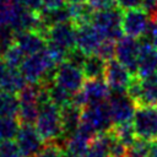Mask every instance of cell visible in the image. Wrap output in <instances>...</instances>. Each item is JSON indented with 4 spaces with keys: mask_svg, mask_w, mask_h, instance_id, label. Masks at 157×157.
I'll list each match as a JSON object with an SVG mask.
<instances>
[{
    "mask_svg": "<svg viewBox=\"0 0 157 157\" xmlns=\"http://www.w3.org/2000/svg\"><path fill=\"white\" fill-rule=\"evenodd\" d=\"M47 49L58 64L67 60L69 53L76 48V26L71 22H60L45 31Z\"/></svg>",
    "mask_w": 157,
    "mask_h": 157,
    "instance_id": "6da1fadb",
    "label": "cell"
},
{
    "mask_svg": "<svg viewBox=\"0 0 157 157\" xmlns=\"http://www.w3.org/2000/svg\"><path fill=\"white\" fill-rule=\"evenodd\" d=\"M58 65L59 64L45 48L39 53L26 56L20 66V70L27 83L42 85L53 78H50V75H54Z\"/></svg>",
    "mask_w": 157,
    "mask_h": 157,
    "instance_id": "7a4b0ae2",
    "label": "cell"
},
{
    "mask_svg": "<svg viewBox=\"0 0 157 157\" xmlns=\"http://www.w3.org/2000/svg\"><path fill=\"white\" fill-rule=\"evenodd\" d=\"M113 121L109 113L108 102L88 104L82 108L81 123L77 129L81 134L93 139L98 132H104L110 130Z\"/></svg>",
    "mask_w": 157,
    "mask_h": 157,
    "instance_id": "3957f363",
    "label": "cell"
},
{
    "mask_svg": "<svg viewBox=\"0 0 157 157\" xmlns=\"http://www.w3.org/2000/svg\"><path fill=\"white\" fill-rule=\"evenodd\" d=\"M34 126L47 142H55L60 137H64L60 108L50 101L43 103L36 118Z\"/></svg>",
    "mask_w": 157,
    "mask_h": 157,
    "instance_id": "277c9868",
    "label": "cell"
},
{
    "mask_svg": "<svg viewBox=\"0 0 157 157\" xmlns=\"http://www.w3.org/2000/svg\"><path fill=\"white\" fill-rule=\"evenodd\" d=\"M18 99H20L18 117L22 120V123H28V124L36 121L40 105L49 101L45 87L39 85H27L18 93Z\"/></svg>",
    "mask_w": 157,
    "mask_h": 157,
    "instance_id": "5b68a950",
    "label": "cell"
},
{
    "mask_svg": "<svg viewBox=\"0 0 157 157\" xmlns=\"http://www.w3.org/2000/svg\"><path fill=\"white\" fill-rule=\"evenodd\" d=\"M123 12L119 7H109L105 10L96 11L92 18V25L99 31V33L107 38L118 40L123 36V27H121Z\"/></svg>",
    "mask_w": 157,
    "mask_h": 157,
    "instance_id": "8992f818",
    "label": "cell"
},
{
    "mask_svg": "<svg viewBox=\"0 0 157 157\" xmlns=\"http://www.w3.org/2000/svg\"><path fill=\"white\" fill-rule=\"evenodd\" d=\"M112 94V91L103 78H86L82 88L72 97V103L80 108L88 104L107 102Z\"/></svg>",
    "mask_w": 157,
    "mask_h": 157,
    "instance_id": "52a82bcc",
    "label": "cell"
},
{
    "mask_svg": "<svg viewBox=\"0 0 157 157\" xmlns=\"http://www.w3.org/2000/svg\"><path fill=\"white\" fill-rule=\"evenodd\" d=\"M53 81L75 94L85 83V74L80 65L70 60H65L56 66L53 75Z\"/></svg>",
    "mask_w": 157,
    "mask_h": 157,
    "instance_id": "ba28073f",
    "label": "cell"
},
{
    "mask_svg": "<svg viewBox=\"0 0 157 157\" xmlns=\"http://www.w3.org/2000/svg\"><path fill=\"white\" fill-rule=\"evenodd\" d=\"M136 136L147 141L157 139V105H139L134 119Z\"/></svg>",
    "mask_w": 157,
    "mask_h": 157,
    "instance_id": "9c48e42d",
    "label": "cell"
},
{
    "mask_svg": "<svg viewBox=\"0 0 157 157\" xmlns=\"http://www.w3.org/2000/svg\"><path fill=\"white\" fill-rule=\"evenodd\" d=\"M108 107L113 125L132 121L136 103L126 93H113L108 99Z\"/></svg>",
    "mask_w": 157,
    "mask_h": 157,
    "instance_id": "30bf717a",
    "label": "cell"
},
{
    "mask_svg": "<svg viewBox=\"0 0 157 157\" xmlns=\"http://www.w3.org/2000/svg\"><path fill=\"white\" fill-rule=\"evenodd\" d=\"M140 54V42L137 38L124 36L117 40L115 56L132 75H137V63Z\"/></svg>",
    "mask_w": 157,
    "mask_h": 157,
    "instance_id": "8fae6325",
    "label": "cell"
},
{
    "mask_svg": "<svg viewBox=\"0 0 157 157\" xmlns=\"http://www.w3.org/2000/svg\"><path fill=\"white\" fill-rule=\"evenodd\" d=\"M134 75L118 60L112 59L107 61L104 80L113 93H126Z\"/></svg>",
    "mask_w": 157,
    "mask_h": 157,
    "instance_id": "7c38bea8",
    "label": "cell"
},
{
    "mask_svg": "<svg viewBox=\"0 0 157 157\" xmlns=\"http://www.w3.org/2000/svg\"><path fill=\"white\" fill-rule=\"evenodd\" d=\"M23 157H36L43 147V137L34 125L23 123L15 139Z\"/></svg>",
    "mask_w": 157,
    "mask_h": 157,
    "instance_id": "4fadbf2b",
    "label": "cell"
},
{
    "mask_svg": "<svg viewBox=\"0 0 157 157\" xmlns=\"http://www.w3.org/2000/svg\"><path fill=\"white\" fill-rule=\"evenodd\" d=\"M10 27L15 31L16 34L22 33V32H27V31L45 32L38 12L28 10V9L20 6L17 4H15V9H13L11 21H10Z\"/></svg>",
    "mask_w": 157,
    "mask_h": 157,
    "instance_id": "5bb4252c",
    "label": "cell"
},
{
    "mask_svg": "<svg viewBox=\"0 0 157 157\" xmlns=\"http://www.w3.org/2000/svg\"><path fill=\"white\" fill-rule=\"evenodd\" d=\"M123 32L132 38H140L146 34L150 27V16L144 9H131L123 12Z\"/></svg>",
    "mask_w": 157,
    "mask_h": 157,
    "instance_id": "9a60e30c",
    "label": "cell"
},
{
    "mask_svg": "<svg viewBox=\"0 0 157 157\" xmlns=\"http://www.w3.org/2000/svg\"><path fill=\"white\" fill-rule=\"evenodd\" d=\"M103 39L104 37L92 23L76 27V48L85 55L96 54Z\"/></svg>",
    "mask_w": 157,
    "mask_h": 157,
    "instance_id": "2e32d148",
    "label": "cell"
},
{
    "mask_svg": "<svg viewBox=\"0 0 157 157\" xmlns=\"http://www.w3.org/2000/svg\"><path fill=\"white\" fill-rule=\"evenodd\" d=\"M27 86L20 67L10 65L4 59H0V91L20 93Z\"/></svg>",
    "mask_w": 157,
    "mask_h": 157,
    "instance_id": "e0dca14e",
    "label": "cell"
},
{
    "mask_svg": "<svg viewBox=\"0 0 157 157\" xmlns=\"http://www.w3.org/2000/svg\"><path fill=\"white\" fill-rule=\"evenodd\" d=\"M15 45L26 56H28L44 50L47 48V39L45 36L39 31H27L16 34Z\"/></svg>",
    "mask_w": 157,
    "mask_h": 157,
    "instance_id": "ac0fdd59",
    "label": "cell"
},
{
    "mask_svg": "<svg viewBox=\"0 0 157 157\" xmlns=\"http://www.w3.org/2000/svg\"><path fill=\"white\" fill-rule=\"evenodd\" d=\"M157 72V47L148 40L140 42L137 76L146 77Z\"/></svg>",
    "mask_w": 157,
    "mask_h": 157,
    "instance_id": "d6986e66",
    "label": "cell"
},
{
    "mask_svg": "<svg viewBox=\"0 0 157 157\" xmlns=\"http://www.w3.org/2000/svg\"><path fill=\"white\" fill-rule=\"evenodd\" d=\"M92 139L76 131L65 139L64 142V152L66 157H86L90 151Z\"/></svg>",
    "mask_w": 157,
    "mask_h": 157,
    "instance_id": "ffe728a7",
    "label": "cell"
},
{
    "mask_svg": "<svg viewBox=\"0 0 157 157\" xmlns=\"http://www.w3.org/2000/svg\"><path fill=\"white\" fill-rule=\"evenodd\" d=\"M61 113V124L64 130V137H69L70 135L75 134L81 123V113L82 108L77 107L72 102L66 104L65 107L60 108Z\"/></svg>",
    "mask_w": 157,
    "mask_h": 157,
    "instance_id": "44dd1931",
    "label": "cell"
},
{
    "mask_svg": "<svg viewBox=\"0 0 157 157\" xmlns=\"http://www.w3.org/2000/svg\"><path fill=\"white\" fill-rule=\"evenodd\" d=\"M139 105H157V72L146 77H140Z\"/></svg>",
    "mask_w": 157,
    "mask_h": 157,
    "instance_id": "7402d4cb",
    "label": "cell"
},
{
    "mask_svg": "<svg viewBox=\"0 0 157 157\" xmlns=\"http://www.w3.org/2000/svg\"><path fill=\"white\" fill-rule=\"evenodd\" d=\"M107 61L97 54L86 55L82 63V71L86 78H103L105 74Z\"/></svg>",
    "mask_w": 157,
    "mask_h": 157,
    "instance_id": "603a6c76",
    "label": "cell"
},
{
    "mask_svg": "<svg viewBox=\"0 0 157 157\" xmlns=\"http://www.w3.org/2000/svg\"><path fill=\"white\" fill-rule=\"evenodd\" d=\"M42 85H44V87L47 90L49 101L52 103H54L56 107L63 108L66 104H69V103L72 102L74 94L71 92H69L67 90H65L64 87H61L60 85H58L56 82H54L53 78L49 80L45 83H42Z\"/></svg>",
    "mask_w": 157,
    "mask_h": 157,
    "instance_id": "cb8c5ba5",
    "label": "cell"
},
{
    "mask_svg": "<svg viewBox=\"0 0 157 157\" xmlns=\"http://www.w3.org/2000/svg\"><path fill=\"white\" fill-rule=\"evenodd\" d=\"M69 10H70V15H71V22L76 27L86 25V23H91L93 15L96 12L86 1L69 4Z\"/></svg>",
    "mask_w": 157,
    "mask_h": 157,
    "instance_id": "d4e9b609",
    "label": "cell"
},
{
    "mask_svg": "<svg viewBox=\"0 0 157 157\" xmlns=\"http://www.w3.org/2000/svg\"><path fill=\"white\" fill-rule=\"evenodd\" d=\"M20 99L16 93L0 91V117H13L18 115Z\"/></svg>",
    "mask_w": 157,
    "mask_h": 157,
    "instance_id": "484cf974",
    "label": "cell"
},
{
    "mask_svg": "<svg viewBox=\"0 0 157 157\" xmlns=\"http://www.w3.org/2000/svg\"><path fill=\"white\" fill-rule=\"evenodd\" d=\"M110 130L128 147H130L132 145V142L137 137L136 132H135V129H134L132 121H128V123H123V124H115V125L112 126Z\"/></svg>",
    "mask_w": 157,
    "mask_h": 157,
    "instance_id": "4316f807",
    "label": "cell"
},
{
    "mask_svg": "<svg viewBox=\"0 0 157 157\" xmlns=\"http://www.w3.org/2000/svg\"><path fill=\"white\" fill-rule=\"evenodd\" d=\"M20 124L13 117H0V141L16 139Z\"/></svg>",
    "mask_w": 157,
    "mask_h": 157,
    "instance_id": "83f0119b",
    "label": "cell"
},
{
    "mask_svg": "<svg viewBox=\"0 0 157 157\" xmlns=\"http://www.w3.org/2000/svg\"><path fill=\"white\" fill-rule=\"evenodd\" d=\"M25 58H26V55L15 45V43L4 52V60L7 61L10 65L16 66V67L21 66V64L25 60Z\"/></svg>",
    "mask_w": 157,
    "mask_h": 157,
    "instance_id": "f1b7e54d",
    "label": "cell"
},
{
    "mask_svg": "<svg viewBox=\"0 0 157 157\" xmlns=\"http://www.w3.org/2000/svg\"><path fill=\"white\" fill-rule=\"evenodd\" d=\"M115 47H117V40L104 38L96 54L99 55L101 58H103L105 61H109L115 55Z\"/></svg>",
    "mask_w": 157,
    "mask_h": 157,
    "instance_id": "f546056e",
    "label": "cell"
},
{
    "mask_svg": "<svg viewBox=\"0 0 157 157\" xmlns=\"http://www.w3.org/2000/svg\"><path fill=\"white\" fill-rule=\"evenodd\" d=\"M15 38L16 33L9 25L0 26V48L2 49V52H5L15 43Z\"/></svg>",
    "mask_w": 157,
    "mask_h": 157,
    "instance_id": "4dcf8cb0",
    "label": "cell"
},
{
    "mask_svg": "<svg viewBox=\"0 0 157 157\" xmlns=\"http://www.w3.org/2000/svg\"><path fill=\"white\" fill-rule=\"evenodd\" d=\"M0 157H23L18 145L13 140L0 141Z\"/></svg>",
    "mask_w": 157,
    "mask_h": 157,
    "instance_id": "1f68e13d",
    "label": "cell"
},
{
    "mask_svg": "<svg viewBox=\"0 0 157 157\" xmlns=\"http://www.w3.org/2000/svg\"><path fill=\"white\" fill-rule=\"evenodd\" d=\"M15 9L13 0H0V26L9 25Z\"/></svg>",
    "mask_w": 157,
    "mask_h": 157,
    "instance_id": "d6a6232c",
    "label": "cell"
},
{
    "mask_svg": "<svg viewBox=\"0 0 157 157\" xmlns=\"http://www.w3.org/2000/svg\"><path fill=\"white\" fill-rule=\"evenodd\" d=\"M36 157H66V155L64 152V148L60 147L56 142H49L48 145L42 147Z\"/></svg>",
    "mask_w": 157,
    "mask_h": 157,
    "instance_id": "836d02e7",
    "label": "cell"
},
{
    "mask_svg": "<svg viewBox=\"0 0 157 157\" xmlns=\"http://www.w3.org/2000/svg\"><path fill=\"white\" fill-rule=\"evenodd\" d=\"M114 1H115L117 7L124 11L142 7V4H144V0H114Z\"/></svg>",
    "mask_w": 157,
    "mask_h": 157,
    "instance_id": "e575fe53",
    "label": "cell"
},
{
    "mask_svg": "<svg viewBox=\"0 0 157 157\" xmlns=\"http://www.w3.org/2000/svg\"><path fill=\"white\" fill-rule=\"evenodd\" d=\"M86 2L94 10V11H101L105 10L109 7H113L115 5L114 0H86Z\"/></svg>",
    "mask_w": 157,
    "mask_h": 157,
    "instance_id": "d590c367",
    "label": "cell"
},
{
    "mask_svg": "<svg viewBox=\"0 0 157 157\" xmlns=\"http://www.w3.org/2000/svg\"><path fill=\"white\" fill-rule=\"evenodd\" d=\"M13 2L34 12H40L42 10V0H13Z\"/></svg>",
    "mask_w": 157,
    "mask_h": 157,
    "instance_id": "8d00e7d4",
    "label": "cell"
},
{
    "mask_svg": "<svg viewBox=\"0 0 157 157\" xmlns=\"http://www.w3.org/2000/svg\"><path fill=\"white\" fill-rule=\"evenodd\" d=\"M66 4V0H42V10L40 11H50L61 9Z\"/></svg>",
    "mask_w": 157,
    "mask_h": 157,
    "instance_id": "74e56055",
    "label": "cell"
},
{
    "mask_svg": "<svg viewBox=\"0 0 157 157\" xmlns=\"http://www.w3.org/2000/svg\"><path fill=\"white\" fill-rule=\"evenodd\" d=\"M142 9L148 13L152 21L157 20V0H144Z\"/></svg>",
    "mask_w": 157,
    "mask_h": 157,
    "instance_id": "f35d334b",
    "label": "cell"
},
{
    "mask_svg": "<svg viewBox=\"0 0 157 157\" xmlns=\"http://www.w3.org/2000/svg\"><path fill=\"white\" fill-rule=\"evenodd\" d=\"M150 38H151V42L157 47V20L152 22V26L150 29Z\"/></svg>",
    "mask_w": 157,
    "mask_h": 157,
    "instance_id": "ab89813d",
    "label": "cell"
},
{
    "mask_svg": "<svg viewBox=\"0 0 157 157\" xmlns=\"http://www.w3.org/2000/svg\"><path fill=\"white\" fill-rule=\"evenodd\" d=\"M148 157H157V139L151 141L150 151H148Z\"/></svg>",
    "mask_w": 157,
    "mask_h": 157,
    "instance_id": "60d3db41",
    "label": "cell"
},
{
    "mask_svg": "<svg viewBox=\"0 0 157 157\" xmlns=\"http://www.w3.org/2000/svg\"><path fill=\"white\" fill-rule=\"evenodd\" d=\"M82 1H86V0H66V2L69 4H76V2H82Z\"/></svg>",
    "mask_w": 157,
    "mask_h": 157,
    "instance_id": "b9f144b4",
    "label": "cell"
},
{
    "mask_svg": "<svg viewBox=\"0 0 157 157\" xmlns=\"http://www.w3.org/2000/svg\"><path fill=\"white\" fill-rule=\"evenodd\" d=\"M1 52H2V49H1V48H0V55H1Z\"/></svg>",
    "mask_w": 157,
    "mask_h": 157,
    "instance_id": "7bdbcfd3",
    "label": "cell"
}]
</instances>
